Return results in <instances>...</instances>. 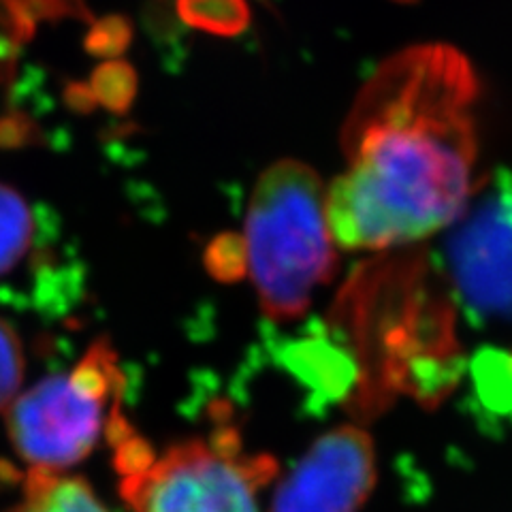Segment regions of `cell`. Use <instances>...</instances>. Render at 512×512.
<instances>
[{
	"label": "cell",
	"mask_w": 512,
	"mask_h": 512,
	"mask_svg": "<svg viewBox=\"0 0 512 512\" xmlns=\"http://www.w3.org/2000/svg\"><path fill=\"white\" fill-rule=\"evenodd\" d=\"M242 259L263 312L278 323L308 312L338 265L327 218V188L316 171L284 158L256 180Z\"/></svg>",
	"instance_id": "2"
},
{
	"label": "cell",
	"mask_w": 512,
	"mask_h": 512,
	"mask_svg": "<svg viewBox=\"0 0 512 512\" xmlns=\"http://www.w3.org/2000/svg\"><path fill=\"white\" fill-rule=\"evenodd\" d=\"M493 195L498 197L500 203L512 214V171H500L495 175Z\"/></svg>",
	"instance_id": "10"
},
{
	"label": "cell",
	"mask_w": 512,
	"mask_h": 512,
	"mask_svg": "<svg viewBox=\"0 0 512 512\" xmlns=\"http://www.w3.org/2000/svg\"><path fill=\"white\" fill-rule=\"evenodd\" d=\"M374 485V440L342 425L320 436L280 483L271 512H359Z\"/></svg>",
	"instance_id": "5"
},
{
	"label": "cell",
	"mask_w": 512,
	"mask_h": 512,
	"mask_svg": "<svg viewBox=\"0 0 512 512\" xmlns=\"http://www.w3.org/2000/svg\"><path fill=\"white\" fill-rule=\"evenodd\" d=\"M463 216L448 242L459 291L480 310L512 314V216L491 192Z\"/></svg>",
	"instance_id": "6"
},
{
	"label": "cell",
	"mask_w": 512,
	"mask_h": 512,
	"mask_svg": "<svg viewBox=\"0 0 512 512\" xmlns=\"http://www.w3.org/2000/svg\"><path fill=\"white\" fill-rule=\"evenodd\" d=\"M9 512H109L92 487L64 472L30 470L22 500Z\"/></svg>",
	"instance_id": "8"
},
{
	"label": "cell",
	"mask_w": 512,
	"mask_h": 512,
	"mask_svg": "<svg viewBox=\"0 0 512 512\" xmlns=\"http://www.w3.org/2000/svg\"><path fill=\"white\" fill-rule=\"evenodd\" d=\"M476 101L472 64L448 45L410 47L382 64L342 128L346 169L327 188L335 246L399 248L466 214Z\"/></svg>",
	"instance_id": "1"
},
{
	"label": "cell",
	"mask_w": 512,
	"mask_h": 512,
	"mask_svg": "<svg viewBox=\"0 0 512 512\" xmlns=\"http://www.w3.org/2000/svg\"><path fill=\"white\" fill-rule=\"evenodd\" d=\"M122 372L105 340L94 342L69 374L41 380L7 408L15 453L30 470L64 472L88 457L120 416Z\"/></svg>",
	"instance_id": "4"
},
{
	"label": "cell",
	"mask_w": 512,
	"mask_h": 512,
	"mask_svg": "<svg viewBox=\"0 0 512 512\" xmlns=\"http://www.w3.org/2000/svg\"><path fill=\"white\" fill-rule=\"evenodd\" d=\"M60 229L47 205L0 182V280L52 274L58 267Z\"/></svg>",
	"instance_id": "7"
},
{
	"label": "cell",
	"mask_w": 512,
	"mask_h": 512,
	"mask_svg": "<svg viewBox=\"0 0 512 512\" xmlns=\"http://www.w3.org/2000/svg\"><path fill=\"white\" fill-rule=\"evenodd\" d=\"M24 367L26 361L20 335L5 318H0V410H7L18 397Z\"/></svg>",
	"instance_id": "9"
},
{
	"label": "cell",
	"mask_w": 512,
	"mask_h": 512,
	"mask_svg": "<svg viewBox=\"0 0 512 512\" xmlns=\"http://www.w3.org/2000/svg\"><path fill=\"white\" fill-rule=\"evenodd\" d=\"M111 436L122 498L133 512H259V493L278 470L271 457L246 455L231 429L160 455L137 442L122 419Z\"/></svg>",
	"instance_id": "3"
}]
</instances>
